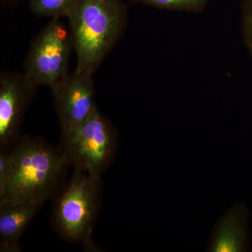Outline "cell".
Returning a JSON list of instances; mask_svg holds the SVG:
<instances>
[{"instance_id": "52a82bcc", "label": "cell", "mask_w": 252, "mask_h": 252, "mask_svg": "<svg viewBox=\"0 0 252 252\" xmlns=\"http://www.w3.org/2000/svg\"><path fill=\"white\" fill-rule=\"evenodd\" d=\"M38 88L24 73L0 74V147H11L19 138L23 117Z\"/></svg>"}, {"instance_id": "6da1fadb", "label": "cell", "mask_w": 252, "mask_h": 252, "mask_svg": "<svg viewBox=\"0 0 252 252\" xmlns=\"http://www.w3.org/2000/svg\"><path fill=\"white\" fill-rule=\"evenodd\" d=\"M13 170L0 190V205L21 202L45 203L59 187L69 166L61 147L41 137H20L12 148Z\"/></svg>"}, {"instance_id": "3957f363", "label": "cell", "mask_w": 252, "mask_h": 252, "mask_svg": "<svg viewBox=\"0 0 252 252\" xmlns=\"http://www.w3.org/2000/svg\"><path fill=\"white\" fill-rule=\"evenodd\" d=\"M101 198V177L74 170L53 210V227L56 233L67 241L81 244L86 251H98L93 232Z\"/></svg>"}, {"instance_id": "8fae6325", "label": "cell", "mask_w": 252, "mask_h": 252, "mask_svg": "<svg viewBox=\"0 0 252 252\" xmlns=\"http://www.w3.org/2000/svg\"><path fill=\"white\" fill-rule=\"evenodd\" d=\"M131 1L159 9L187 11L195 14L204 11L208 3V0H131Z\"/></svg>"}, {"instance_id": "5b68a950", "label": "cell", "mask_w": 252, "mask_h": 252, "mask_svg": "<svg viewBox=\"0 0 252 252\" xmlns=\"http://www.w3.org/2000/svg\"><path fill=\"white\" fill-rule=\"evenodd\" d=\"M72 49L69 27L61 18H52L32 41L23 73L38 87L51 88L69 72Z\"/></svg>"}, {"instance_id": "30bf717a", "label": "cell", "mask_w": 252, "mask_h": 252, "mask_svg": "<svg viewBox=\"0 0 252 252\" xmlns=\"http://www.w3.org/2000/svg\"><path fill=\"white\" fill-rule=\"evenodd\" d=\"M79 0H30V7L38 16L52 18H67Z\"/></svg>"}, {"instance_id": "8992f818", "label": "cell", "mask_w": 252, "mask_h": 252, "mask_svg": "<svg viewBox=\"0 0 252 252\" xmlns=\"http://www.w3.org/2000/svg\"><path fill=\"white\" fill-rule=\"evenodd\" d=\"M93 74L68 72L51 88L62 133L75 128L97 109Z\"/></svg>"}, {"instance_id": "7c38bea8", "label": "cell", "mask_w": 252, "mask_h": 252, "mask_svg": "<svg viewBox=\"0 0 252 252\" xmlns=\"http://www.w3.org/2000/svg\"><path fill=\"white\" fill-rule=\"evenodd\" d=\"M241 31L243 41L252 55V0H243Z\"/></svg>"}, {"instance_id": "5bb4252c", "label": "cell", "mask_w": 252, "mask_h": 252, "mask_svg": "<svg viewBox=\"0 0 252 252\" xmlns=\"http://www.w3.org/2000/svg\"><path fill=\"white\" fill-rule=\"evenodd\" d=\"M2 1H21V0H1Z\"/></svg>"}, {"instance_id": "9c48e42d", "label": "cell", "mask_w": 252, "mask_h": 252, "mask_svg": "<svg viewBox=\"0 0 252 252\" xmlns=\"http://www.w3.org/2000/svg\"><path fill=\"white\" fill-rule=\"evenodd\" d=\"M44 203L28 201L0 205V252L21 251V235Z\"/></svg>"}, {"instance_id": "7a4b0ae2", "label": "cell", "mask_w": 252, "mask_h": 252, "mask_svg": "<svg viewBox=\"0 0 252 252\" xmlns=\"http://www.w3.org/2000/svg\"><path fill=\"white\" fill-rule=\"evenodd\" d=\"M67 19L75 70L94 75L124 34L128 6L124 0H79Z\"/></svg>"}, {"instance_id": "4fadbf2b", "label": "cell", "mask_w": 252, "mask_h": 252, "mask_svg": "<svg viewBox=\"0 0 252 252\" xmlns=\"http://www.w3.org/2000/svg\"><path fill=\"white\" fill-rule=\"evenodd\" d=\"M0 148V190H1L12 172L13 154L11 147Z\"/></svg>"}, {"instance_id": "ba28073f", "label": "cell", "mask_w": 252, "mask_h": 252, "mask_svg": "<svg viewBox=\"0 0 252 252\" xmlns=\"http://www.w3.org/2000/svg\"><path fill=\"white\" fill-rule=\"evenodd\" d=\"M248 211L243 204H235L223 215L212 232L207 252H240L248 250Z\"/></svg>"}, {"instance_id": "277c9868", "label": "cell", "mask_w": 252, "mask_h": 252, "mask_svg": "<svg viewBox=\"0 0 252 252\" xmlns=\"http://www.w3.org/2000/svg\"><path fill=\"white\" fill-rule=\"evenodd\" d=\"M117 144L115 127L97 109L80 125L62 133L60 147L74 170L101 177L114 160Z\"/></svg>"}]
</instances>
